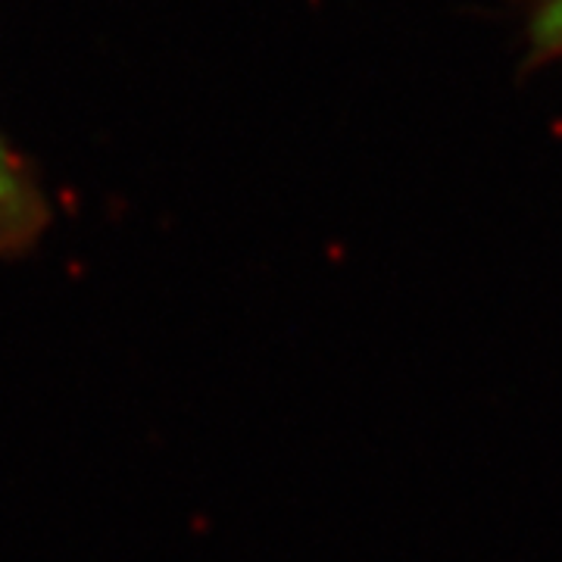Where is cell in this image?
I'll return each instance as SVG.
<instances>
[{"label":"cell","mask_w":562,"mask_h":562,"mask_svg":"<svg viewBox=\"0 0 562 562\" xmlns=\"http://www.w3.org/2000/svg\"><path fill=\"white\" fill-rule=\"evenodd\" d=\"M562 57V0H541L528 20V63Z\"/></svg>","instance_id":"7a4b0ae2"},{"label":"cell","mask_w":562,"mask_h":562,"mask_svg":"<svg viewBox=\"0 0 562 562\" xmlns=\"http://www.w3.org/2000/svg\"><path fill=\"white\" fill-rule=\"evenodd\" d=\"M54 222L38 169L0 132V260L29 257Z\"/></svg>","instance_id":"6da1fadb"}]
</instances>
